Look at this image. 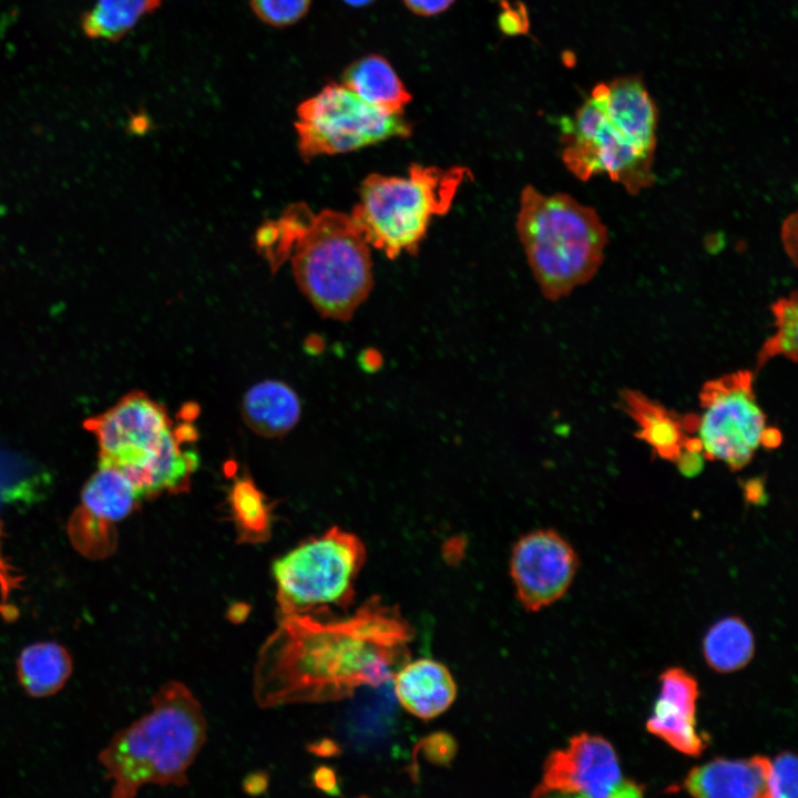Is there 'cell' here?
Returning <instances> with one entry per match:
<instances>
[{
	"label": "cell",
	"mask_w": 798,
	"mask_h": 798,
	"mask_svg": "<svg viewBox=\"0 0 798 798\" xmlns=\"http://www.w3.org/2000/svg\"><path fill=\"white\" fill-rule=\"evenodd\" d=\"M415 635L397 605L369 597L345 620L280 617L258 651L253 694L259 707L325 703L392 679Z\"/></svg>",
	"instance_id": "1"
},
{
	"label": "cell",
	"mask_w": 798,
	"mask_h": 798,
	"mask_svg": "<svg viewBox=\"0 0 798 798\" xmlns=\"http://www.w3.org/2000/svg\"><path fill=\"white\" fill-rule=\"evenodd\" d=\"M257 244L274 268L290 259L300 290L324 317L350 319L374 286L370 245L341 212L289 206L259 229Z\"/></svg>",
	"instance_id": "2"
},
{
	"label": "cell",
	"mask_w": 798,
	"mask_h": 798,
	"mask_svg": "<svg viewBox=\"0 0 798 798\" xmlns=\"http://www.w3.org/2000/svg\"><path fill=\"white\" fill-rule=\"evenodd\" d=\"M657 109L635 76L598 83L561 122L562 161L579 180L606 174L628 194L653 185Z\"/></svg>",
	"instance_id": "3"
},
{
	"label": "cell",
	"mask_w": 798,
	"mask_h": 798,
	"mask_svg": "<svg viewBox=\"0 0 798 798\" xmlns=\"http://www.w3.org/2000/svg\"><path fill=\"white\" fill-rule=\"evenodd\" d=\"M207 737L198 699L183 683L163 684L151 708L117 732L99 755L112 796L131 798L146 785L185 786Z\"/></svg>",
	"instance_id": "4"
},
{
	"label": "cell",
	"mask_w": 798,
	"mask_h": 798,
	"mask_svg": "<svg viewBox=\"0 0 798 798\" xmlns=\"http://www.w3.org/2000/svg\"><path fill=\"white\" fill-rule=\"evenodd\" d=\"M515 228L533 277L551 301L590 282L604 260L606 226L595 208L569 194L525 186Z\"/></svg>",
	"instance_id": "5"
},
{
	"label": "cell",
	"mask_w": 798,
	"mask_h": 798,
	"mask_svg": "<svg viewBox=\"0 0 798 798\" xmlns=\"http://www.w3.org/2000/svg\"><path fill=\"white\" fill-rule=\"evenodd\" d=\"M83 427L95 438L99 466L121 471L139 498L151 499L171 485L185 469L196 431L185 423L173 428L166 408L134 390Z\"/></svg>",
	"instance_id": "6"
},
{
	"label": "cell",
	"mask_w": 798,
	"mask_h": 798,
	"mask_svg": "<svg viewBox=\"0 0 798 798\" xmlns=\"http://www.w3.org/2000/svg\"><path fill=\"white\" fill-rule=\"evenodd\" d=\"M471 176L466 167L413 164L405 176L368 175L350 214L370 245L396 258L415 254L434 216L446 214Z\"/></svg>",
	"instance_id": "7"
},
{
	"label": "cell",
	"mask_w": 798,
	"mask_h": 798,
	"mask_svg": "<svg viewBox=\"0 0 798 798\" xmlns=\"http://www.w3.org/2000/svg\"><path fill=\"white\" fill-rule=\"evenodd\" d=\"M366 556L361 539L335 525L276 559L272 574L279 617L348 608Z\"/></svg>",
	"instance_id": "8"
},
{
	"label": "cell",
	"mask_w": 798,
	"mask_h": 798,
	"mask_svg": "<svg viewBox=\"0 0 798 798\" xmlns=\"http://www.w3.org/2000/svg\"><path fill=\"white\" fill-rule=\"evenodd\" d=\"M296 114L297 145L304 160L356 151L412 132L403 113L376 108L342 83L326 84L304 100Z\"/></svg>",
	"instance_id": "9"
},
{
	"label": "cell",
	"mask_w": 798,
	"mask_h": 798,
	"mask_svg": "<svg viewBox=\"0 0 798 798\" xmlns=\"http://www.w3.org/2000/svg\"><path fill=\"white\" fill-rule=\"evenodd\" d=\"M755 371L736 370L707 380L699 395L694 436L702 457L732 471L745 468L763 443L767 417L758 403Z\"/></svg>",
	"instance_id": "10"
},
{
	"label": "cell",
	"mask_w": 798,
	"mask_h": 798,
	"mask_svg": "<svg viewBox=\"0 0 798 798\" xmlns=\"http://www.w3.org/2000/svg\"><path fill=\"white\" fill-rule=\"evenodd\" d=\"M643 792V786L624 776L607 739L581 733L571 737L565 747L548 755L532 796L634 798Z\"/></svg>",
	"instance_id": "11"
},
{
	"label": "cell",
	"mask_w": 798,
	"mask_h": 798,
	"mask_svg": "<svg viewBox=\"0 0 798 798\" xmlns=\"http://www.w3.org/2000/svg\"><path fill=\"white\" fill-rule=\"evenodd\" d=\"M579 569L574 548L552 529L523 534L510 556L515 595L529 612H538L562 598Z\"/></svg>",
	"instance_id": "12"
},
{
	"label": "cell",
	"mask_w": 798,
	"mask_h": 798,
	"mask_svg": "<svg viewBox=\"0 0 798 798\" xmlns=\"http://www.w3.org/2000/svg\"><path fill=\"white\" fill-rule=\"evenodd\" d=\"M140 501L121 471L99 466L83 487L80 504L66 525L74 550L89 560L111 556L117 546L116 524L130 515Z\"/></svg>",
	"instance_id": "13"
},
{
	"label": "cell",
	"mask_w": 798,
	"mask_h": 798,
	"mask_svg": "<svg viewBox=\"0 0 798 798\" xmlns=\"http://www.w3.org/2000/svg\"><path fill=\"white\" fill-rule=\"evenodd\" d=\"M659 681V695L646 729L679 753L699 756L706 741L696 729L697 681L681 667L667 668Z\"/></svg>",
	"instance_id": "14"
},
{
	"label": "cell",
	"mask_w": 798,
	"mask_h": 798,
	"mask_svg": "<svg viewBox=\"0 0 798 798\" xmlns=\"http://www.w3.org/2000/svg\"><path fill=\"white\" fill-rule=\"evenodd\" d=\"M770 759L756 755L749 758H715L694 767L685 777L682 789L695 797L768 798Z\"/></svg>",
	"instance_id": "15"
},
{
	"label": "cell",
	"mask_w": 798,
	"mask_h": 798,
	"mask_svg": "<svg viewBox=\"0 0 798 798\" xmlns=\"http://www.w3.org/2000/svg\"><path fill=\"white\" fill-rule=\"evenodd\" d=\"M393 690L401 707L412 716L433 719L450 708L458 688L449 668L431 658L403 663L393 674Z\"/></svg>",
	"instance_id": "16"
},
{
	"label": "cell",
	"mask_w": 798,
	"mask_h": 798,
	"mask_svg": "<svg viewBox=\"0 0 798 798\" xmlns=\"http://www.w3.org/2000/svg\"><path fill=\"white\" fill-rule=\"evenodd\" d=\"M621 409L637 427L636 437L662 460L678 462L690 438L686 415L668 409L640 390L620 392Z\"/></svg>",
	"instance_id": "17"
},
{
	"label": "cell",
	"mask_w": 798,
	"mask_h": 798,
	"mask_svg": "<svg viewBox=\"0 0 798 798\" xmlns=\"http://www.w3.org/2000/svg\"><path fill=\"white\" fill-rule=\"evenodd\" d=\"M242 417L248 428L265 438H282L298 423L301 405L298 395L279 380L255 383L244 395Z\"/></svg>",
	"instance_id": "18"
},
{
	"label": "cell",
	"mask_w": 798,
	"mask_h": 798,
	"mask_svg": "<svg viewBox=\"0 0 798 798\" xmlns=\"http://www.w3.org/2000/svg\"><path fill=\"white\" fill-rule=\"evenodd\" d=\"M342 84L367 103L391 113H402L411 100L395 69L379 54L361 57L348 65Z\"/></svg>",
	"instance_id": "19"
},
{
	"label": "cell",
	"mask_w": 798,
	"mask_h": 798,
	"mask_svg": "<svg viewBox=\"0 0 798 798\" xmlns=\"http://www.w3.org/2000/svg\"><path fill=\"white\" fill-rule=\"evenodd\" d=\"M72 673L69 652L55 642H39L23 648L17 662L18 679L33 697L59 692Z\"/></svg>",
	"instance_id": "20"
},
{
	"label": "cell",
	"mask_w": 798,
	"mask_h": 798,
	"mask_svg": "<svg viewBox=\"0 0 798 798\" xmlns=\"http://www.w3.org/2000/svg\"><path fill=\"white\" fill-rule=\"evenodd\" d=\"M227 505L241 543H260L270 538L273 504L248 475L236 478L227 493Z\"/></svg>",
	"instance_id": "21"
},
{
	"label": "cell",
	"mask_w": 798,
	"mask_h": 798,
	"mask_svg": "<svg viewBox=\"0 0 798 798\" xmlns=\"http://www.w3.org/2000/svg\"><path fill=\"white\" fill-rule=\"evenodd\" d=\"M754 651V635L749 626L737 616L716 622L703 641V653L708 666L719 673L745 667L753 658Z\"/></svg>",
	"instance_id": "22"
},
{
	"label": "cell",
	"mask_w": 798,
	"mask_h": 798,
	"mask_svg": "<svg viewBox=\"0 0 798 798\" xmlns=\"http://www.w3.org/2000/svg\"><path fill=\"white\" fill-rule=\"evenodd\" d=\"M161 3L162 0H98L82 14L81 29L91 39L117 41Z\"/></svg>",
	"instance_id": "23"
},
{
	"label": "cell",
	"mask_w": 798,
	"mask_h": 798,
	"mask_svg": "<svg viewBox=\"0 0 798 798\" xmlns=\"http://www.w3.org/2000/svg\"><path fill=\"white\" fill-rule=\"evenodd\" d=\"M775 317V332L767 338L756 358V370L759 371L770 359L782 356L792 362L797 361L798 347V299L797 291L778 298L770 306Z\"/></svg>",
	"instance_id": "24"
},
{
	"label": "cell",
	"mask_w": 798,
	"mask_h": 798,
	"mask_svg": "<svg viewBox=\"0 0 798 798\" xmlns=\"http://www.w3.org/2000/svg\"><path fill=\"white\" fill-rule=\"evenodd\" d=\"M313 0H249L255 16L274 28L297 23L308 12Z\"/></svg>",
	"instance_id": "25"
},
{
	"label": "cell",
	"mask_w": 798,
	"mask_h": 798,
	"mask_svg": "<svg viewBox=\"0 0 798 798\" xmlns=\"http://www.w3.org/2000/svg\"><path fill=\"white\" fill-rule=\"evenodd\" d=\"M797 796V758L791 751H782L770 760L768 798H795Z\"/></svg>",
	"instance_id": "26"
},
{
	"label": "cell",
	"mask_w": 798,
	"mask_h": 798,
	"mask_svg": "<svg viewBox=\"0 0 798 798\" xmlns=\"http://www.w3.org/2000/svg\"><path fill=\"white\" fill-rule=\"evenodd\" d=\"M499 22L501 29L509 34L522 33L528 28V19L524 10H513L507 2L504 3V10L500 16Z\"/></svg>",
	"instance_id": "27"
},
{
	"label": "cell",
	"mask_w": 798,
	"mask_h": 798,
	"mask_svg": "<svg viewBox=\"0 0 798 798\" xmlns=\"http://www.w3.org/2000/svg\"><path fill=\"white\" fill-rule=\"evenodd\" d=\"M454 0H403L406 7L418 16L431 17L447 10Z\"/></svg>",
	"instance_id": "28"
},
{
	"label": "cell",
	"mask_w": 798,
	"mask_h": 798,
	"mask_svg": "<svg viewBox=\"0 0 798 798\" xmlns=\"http://www.w3.org/2000/svg\"><path fill=\"white\" fill-rule=\"evenodd\" d=\"M797 214L794 213L790 216H788L781 227V238L784 248L787 252L788 256L794 260V264H796V256H797Z\"/></svg>",
	"instance_id": "29"
},
{
	"label": "cell",
	"mask_w": 798,
	"mask_h": 798,
	"mask_svg": "<svg viewBox=\"0 0 798 798\" xmlns=\"http://www.w3.org/2000/svg\"><path fill=\"white\" fill-rule=\"evenodd\" d=\"M442 738H443V735H440V736L436 735V736H434L436 744H437V745H436V748H439V747H440L439 744L441 743ZM430 754H432V756L434 757V760H438V759H441V760L443 759V760H444V758H446L441 753H437V751L434 750V748L430 751Z\"/></svg>",
	"instance_id": "30"
},
{
	"label": "cell",
	"mask_w": 798,
	"mask_h": 798,
	"mask_svg": "<svg viewBox=\"0 0 798 798\" xmlns=\"http://www.w3.org/2000/svg\"><path fill=\"white\" fill-rule=\"evenodd\" d=\"M347 4L356 8L365 7L371 3L374 0H344Z\"/></svg>",
	"instance_id": "31"
}]
</instances>
